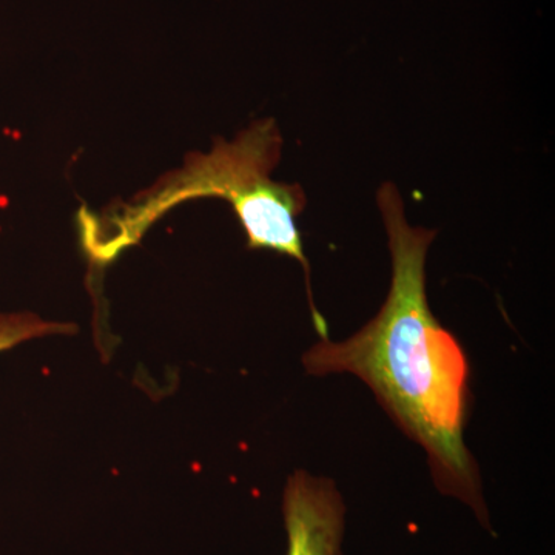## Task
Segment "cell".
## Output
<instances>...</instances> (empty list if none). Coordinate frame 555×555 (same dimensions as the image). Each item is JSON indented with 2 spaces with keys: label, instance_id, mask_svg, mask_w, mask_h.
Listing matches in <instances>:
<instances>
[{
  "label": "cell",
  "instance_id": "cell-3",
  "mask_svg": "<svg viewBox=\"0 0 555 555\" xmlns=\"http://www.w3.org/2000/svg\"><path fill=\"white\" fill-rule=\"evenodd\" d=\"M287 555H343L346 506L327 478L297 470L283 496Z\"/></svg>",
  "mask_w": 555,
  "mask_h": 555
},
{
  "label": "cell",
  "instance_id": "cell-4",
  "mask_svg": "<svg viewBox=\"0 0 555 555\" xmlns=\"http://www.w3.org/2000/svg\"><path fill=\"white\" fill-rule=\"evenodd\" d=\"M72 324L49 323L28 312L0 313V352L46 335L68 334Z\"/></svg>",
  "mask_w": 555,
  "mask_h": 555
},
{
  "label": "cell",
  "instance_id": "cell-2",
  "mask_svg": "<svg viewBox=\"0 0 555 555\" xmlns=\"http://www.w3.org/2000/svg\"><path fill=\"white\" fill-rule=\"evenodd\" d=\"M281 150L283 137L272 119L257 120L235 141L218 138L210 153L190 156L181 170L164 177L133 203L104 214L82 208L78 217L80 243L93 261L105 264L134 246L153 222L178 204L225 199L246 232L248 248L287 255L305 269L313 326L321 338H326L327 321L313 301L310 266L297 228V217L306 207L305 190L270 179Z\"/></svg>",
  "mask_w": 555,
  "mask_h": 555
},
{
  "label": "cell",
  "instance_id": "cell-1",
  "mask_svg": "<svg viewBox=\"0 0 555 555\" xmlns=\"http://www.w3.org/2000/svg\"><path fill=\"white\" fill-rule=\"evenodd\" d=\"M392 258L385 305L346 341L321 339L302 357L312 375L363 379L393 422L427 454L434 481L489 528L480 473L465 443L469 364L454 335L441 326L426 294V255L434 230L412 228L392 182L378 190Z\"/></svg>",
  "mask_w": 555,
  "mask_h": 555
}]
</instances>
